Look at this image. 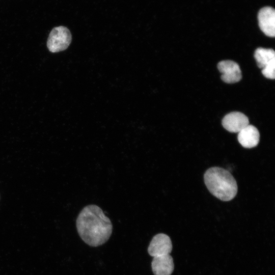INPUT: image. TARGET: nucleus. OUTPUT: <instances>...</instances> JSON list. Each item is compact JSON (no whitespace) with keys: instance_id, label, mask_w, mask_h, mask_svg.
<instances>
[{"instance_id":"nucleus-8","label":"nucleus","mask_w":275,"mask_h":275,"mask_svg":"<svg viewBox=\"0 0 275 275\" xmlns=\"http://www.w3.org/2000/svg\"><path fill=\"white\" fill-rule=\"evenodd\" d=\"M151 268L154 275H171L174 268L173 259L170 254L154 257Z\"/></svg>"},{"instance_id":"nucleus-9","label":"nucleus","mask_w":275,"mask_h":275,"mask_svg":"<svg viewBox=\"0 0 275 275\" xmlns=\"http://www.w3.org/2000/svg\"><path fill=\"white\" fill-rule=\"evenodd\" d=\"M237 139L244 148H252L259 144L260 133L256 127L249 124L238 132Z\"/></svg>"},{"instance_id":"nucleus-2","label":"nucleus","mask_w":275,"mask_h":275,"mask_svg":"<svg viewBox=\"0 0 275 275\" xmlns=\"http://www.w3.org/2000/svg\"><path fill=\"white\" fill-rule=\"evenodd\" d=\"M205 184L214 196L223 201L233 199L238 187L235 179L227 170L219 167L208 169L204 176Z\"/></svg>"},{"instance_id":"nucleus-7","label":"nucleus","mask_w":275,"mask_h":275,"mask_svg":"<svg viewBox=\"0 0 275 275\" xmlns=\"http://www.w3.org/2000/svg\"><path fill=\"white\" fill-rule=\"evenodd\" d=\"M249 124V119L239 112H233L226 115L222 120L224 128L231 132H239Z\"/></svg>"},{"instance_id":"nucleus-10","label":"nucleus","mask_w":275,"mask_h":275,"mask_svg":"<svg viewBox=\"0 0 275 275\" xmlns=\"http://www.w3.org/2000/svg\"><path fill=\"white\" fill-rule=\"evenodd\" d=\"M254 57L258 66L262 69L271 60L275 59V53L272 49L259 47L256 49Z\"/></svg>"},{"instance_id":"nucleus-3","label":"nucleus","mask_w":275,"mask_h":275,"mask_svg":"<svg viewBox=\"0 0 275 275\" xmlns=\"http://www.w3.org/2000/svg\"><path fill=\"white\" fill-rule=\"evenodd\" d=\"M72 40L69 30L65 26H59L54 28L50 32L47 46L51 52H58L66 49Z\"/></svg>"},{"instance_id":"nucleus-5","label":"nucleus","mask_w":275,"mask_h":275,"mask_svg":"<svg viewBox=\"0 0 275 275\" xmlns=\"http://www.w3.org/2000/svg\"><path fill=\"white\" fill-rule=\"evenodd\" d=\"M217 68L222 73L221 79L225 82L235 83L241 79L242 75L239 66L233 61H221L218 63Z\"/></svg>"},{"instance_id":"nucleus-1","label":"nucleus","mask_w":275,"mask_h":275,"mask_svg":"<svg viewBox=\"0 0 275 275\" xmlns=\"http://www.w3.org/2000/svg\"><path fill=\"white\" fill-rule=\"evenodd\" d=\"M76 226L81 239L93 247L104 244L113 231L110 219L95 204L87 205L82 209L77 217Z\"/></svg>"},{"instance_id":"nucleus-11","label":"nucleus","mask_w":275,"mask_h":275,"mask_svg":"<svg viewBox=\"0 0 275 275\" xmlns=\"http://www.w3.org/2000/svg\"><path fill=\"white\" fill-rule=\"evenodd\" d=\"M275 59L271 60L262 70V73L266 78L274 79Z\"/></svg>"},{"instance_id":"nucleus-4","label":"nucleus","mask_w":275,"mask_h":275,"mask_svg":"<svg viewBox=\"0 0 275 275\" xmlns=\"http://www.w3.org/2000/svg\"><path fill=\"white\" fill-rule=\"evenodd\" d=\"M172 250L171 240L168 235L164 233L154 236L148 248V253L152 257L170 254Z\"/></svg>"},{"instance_id":"nucleus-6","label":"nucleus","mask_w":275,"mask_h":275,"mask_svg":"<svg viewBox=\"0 0 275 275\" xmlns=\"http://www.w3.org/2000/svg\"><path fill=\"white\" fill-rule=\"evenodd\" d=\"M258 24L261 30L267 36H275V11L270 7L262 8L258 15Z\"/></svg>"}]
</instances>
